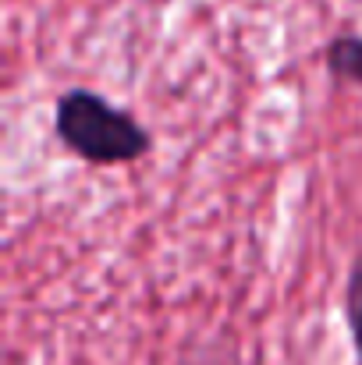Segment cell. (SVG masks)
<instances>
[{"mask_svg":"<svg viewBox=\"0 0 362 365\" xmlns=\"http://www.w3.org/2000/svg\"><path fill=\"white\" fill-rule=\"evenodd\" d=\"M54 131L68 153L86 163H135L153 149V135L135 121V114L114 107L93 89H68L57 96Z\"/></svg>","mask_w":362,"mask_h":365,"instance_id":"6da1fadb","label":"cell"},{"mask_svg":"<svg viewBox=\"0 0 362 365\" xmlns=\"http://www.w3.org/2000/svg\"><path fill=\"white\" fill-rule=\"evenodd\" d=\"M327 68L338 82L362 86V36H338L327 46Z\"/></svg>","mask_w":362,"mask_h":365,"instance_id":"7a4b0ae2","label":"cell"},{"mask_svg":"<svg viewBox=\"0 0 362 365\" xmlns=\"http://www.w3.org/2000/svg\"><path fill=\"white\" fill-rule=\"evenodd\" d=\"M345 319H348L352 344H356V355L362 365V248L348 269V280H345Z\"/></svg>","mask_w":362,"mask_h":365,"instance_id":"3957f363","label":"cell"}]
</instances>
